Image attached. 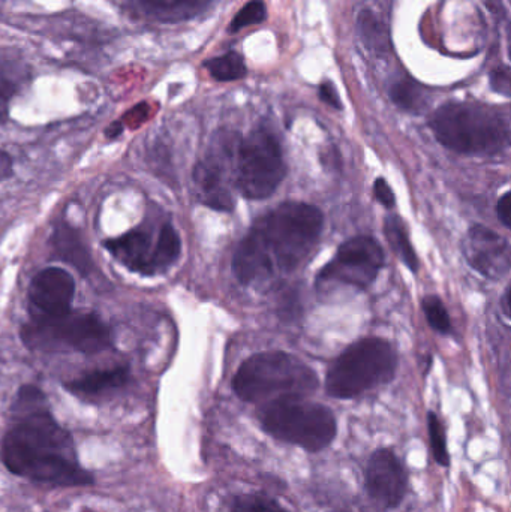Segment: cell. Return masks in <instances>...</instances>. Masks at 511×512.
<instances>
[{"mask_svg":"<svg viewBox=\"0 0 511 512\" xmlns=\"http://www.w3.org/2000/svg\"><path fill=\"white\" fill-rule=\"evenodd\" d=\"M2 460L18 477L54 487L93 483L81 468L71 435L54 420L39 388L26 385L18 393L14 420L2 441Z\"/></svg>","mask_w":511,"mask_h":512,"instance_id":"6da1fadb","label":"cell"},{"mask_svg":"<svg viewBox=\"0 0 511 512\" xmlns=\"http://www.w3.org/2000/svg\"><path fill=\"white\" fill-rule=\"evenodd\" d=\"M323 213L305 203H285L258 219L233 258L243 285L263 282L275 271H291L306 261L323 231Z\"/></svg>","mask_w":511,"mask_h":512,"instance_id":"7a4b0ae2","label":"cell"},{"mask_svg":"<svg viewBox=\"0 0 511 512\" xmlns=\"http://www.w3.org/2000/svg\"><path fill=\"white\" fill-rule=\"evenodd\" d=\"M435 137L464 155H494L509 143V125L498 111L471 102H450L431 119Z\"/></svg>","mask_w":511,"mask_h":512,"instance_id":"3957f363","label":"cell"},{"mask_svg":"<svg viewBox=\"0 0 511 512\" xmlns=\"http://www.w3.org/2000/svg\"><path fill=\"white\" fill-rule=\"evenodd\" d=\"M318 388L311 367L287 352H263L237 370L233 390L243 402H272L281 397H305Z\"/></svg>","mask_w":511,"mask_h":512,"instance_id":"277c9868","label":"cell"},{"mask_svg":"<svg viewBox=\"0 0 511 512\" xmlns=\"http://www.w3.org/2000/svg\"><path fill=\"white\" fill-rule=\"evenodd\" d=\"M260 421L264 432L273 438L309 453L326 450L338 432L333 412L305 397H281L267 402L261 408Z\"/></svg>","mask_w":511,"mask_h":512,"instance_id":"5b68a950","label":"cell"},{"mask_svg":"<svg viewBox=\"0 0 511 512\" xmlns=\"http://www.w3.org/2000/svg\"><path fill=\"white\" fill-rule=\"evenodd\" d=\"M32 351H77L98 354L113 346V333L101 318L89 312H69L51 318H33L21 330Z\"/></svg>","mask_w":511,"mask_h":512,"instance_id":"8992f818","label":"cell"},{"mask_svg":"<svg viewBox=\"0 0 511 512\" xmlns=\"http://www.w3.org/2000/svg\"><path fill=\"white\" fill-rule=\"evenodd\" d=\"M395 349L377 337L351 345L330 367L326 390L335 399H353L377 385L386 384L395 375Z\"/></svg>","mask_w":511,"mask_h":512,"instance_id":"52a82bcc","label":"cell"},{"mask_svg":"<svg viewBox=\"0 0 511 512\" xmlns=\"http://www.w3.org/2000/svg\"><path fill=\"white\" fill-rule=\"evenodd\" d=\"M287 174L281 146L272 132L255 129L240 141L236 156V186L248 200H264Z\"/></svg>","mask_w":511,"mask_h":512,"instance_id":"ba28073f","label":"cell"},{"mask_svg":"<svg viewBox=\"0 0 511 512\" xmlns=\"http://www.w3.org/2000/svg\"><path fill=\"white\" fill-rule=\"evenodd\" d=\"M384 264V252L371 237L348 240L335 259L318 274V285H344L365 289L374 282Z\"/></svg>","mask_w":511,"mask_h":512,"instance_id":"9c48e42d","label":"cell"},{"mask_svg":"<svg viewBox=\"0 0 511 512\" xmlns=\"http://www.w3.org/2000/svg\"><path fill=\"white\" fill-rule=\"evenodd\" d=\"M234 135L222 134L215 138L212 149L194 170L198 198L207 207L219 212H231L234 207L230 189V161L236 158Z\"/></svg>","mask_w":511,"mask_h":512,"instance_id":"30bf717a","label":"cell"},{"mask_svg":"<svg viewBox=\"0 0 511 512\" xmlns=\"http://www.w3.org/2000/svg\"><path fill=\"white\" fill-rule=\"evenodd\" d=\"M365 487L369 498L383 508H398L407 495L408 478L404 466L392 450H377L365 469Z\"/></svg>","mask_w":511,"mask_h":512,"instance_id":"8fae6325","label":"cell"},{"mask_svg":"<svg viewBox=\"0 0 511 512\" xmlns=\"http://www.w3.org/2000/svg\"><path fill=\"white\" fill-rule=\"evenodd\" d=\"M74 297V279L62 268H45L39 271L29 286L33 318H51L69 312Z\"/></svg>","mask_w":511,"mask_h":512,"instance_id":"7c38bea8","label":"cell"},{"mask_svg":"<svg viewBox=\"0 0 511 512\" xmlns=\"http://www.w3.org/2000/svg\"><path fill=\"white\" fill-rule=\"evenodd\" d=\"M468 264L489 279H500L510 270V245L489 228L476 225L468 231L462 246Z\"/></svg>","mask_w":511,"mask_h":512,"instance_id":"4fadbf2b","label":"cell"},{"mask_svg":"<svg viewBox=\"0 0 511 512\" xmlns=\"http://www.w3.org/2000/svg\"><path fill=\"white\" fill-rule=\"evenodd\" d=\"M104 246L128 270L143 276L156 274V240L153 242L149 228H135L117 239L107 240Z\"/></svg>","mask_w":511,"mask_h":512,"instance_id":"5bb4252c","label":"cell"},{"mask_svg":"<svg viewBox=\"0 0 511 512\" xmlns=\"http://www.w3.org/2000/svg\"><path fill=\"white\" fill-rule=\"evenodd\" d=\"M216 0H132V14L155 23H182L204 14Z\"/></svg>","mask_w":511,"mask_h":512,"instance_id":"9a60e30c","label":"cell"},{"mask_svg":"<svg viewBox=\"0 0 511 512\" xmlns=\"http://www.w3.org/2000/svg\"><path fill=\"white\" fill-rule=\"evenodd\" d=\"M30 72V66L17 51L0 48V122L8 119L9 104L29 83Z\"/></svg>","mask_w":511,"mask_h":512,"instance_id":"2e32d148","label":"cell"},{"mask_svg":"<svg viewBox=\"0 0 511 512\" xmlns=\"http://www.w3.org/2000/svg\"><path fill=\"white\" fill-rule=\"evenodd\" d=\"M128 379V367L119 366L113 369L93 370L81 378L68 382L65 387L75 396L98 397L119 390L128 382Z\"/></svg>","mask_w":511,"mask_h":512,"instance_id":"e0dca14e","label":"cell"},{"mask_svg":"<svg viewBox=\"0 0 511 512\" xmlns=\"http://www.w3.org/2000/svg\"><path fill=\"white\" fill-rule=\"evenodd\" d=\"M54 252L63 261L77 268L80 273L86 274L92 270V258L86 245L81 240L80 234L74 228L62 224L54 230L53 240Z\"/></svg>","mask_w":511,"mask_h":512,"instance_id":"ac0fdd59","label":"cell"},{"mask_svg":"<svg viewBox=\"0 0 511 512\" xmlns=\"http://www.w3.org/2000/svg\"><path fill=\"white\" fill-rule=\"evenodd\" d=\"M390 98L402 110L420 113L428 105V93L417 81L402 78L390 89Z\"/></svg>","mask_w":511,"mask_h":512,"instance_id":"d6986e66","label":"cell"},{"mask_svg":"<svg viewBox=\"0 0 511 512\" xmlns=\"http://www.w3.org/2000/svg\"><path fill=\"white\" fill-rule=\"evenodd\" d=\"M386 237L392 245L393 251L399 255L402 262H405L411 271L419 270V259H417L416 251L411 246L404 222L398 216H389L386 219Z\"/></svg>","mask_w":511,"mask_h":512,"instance_id":"ffe728a7","label":"cell"},{"mask_svg":"<svg viewBox=\"0 0 511 512\" xmlns=\"http://www.w3.org/2000/svg\"><path fill=\"white\" fill-rule=\"evenodd\" d=\"M180 251H182V243H180L179 234L174 230L173 225H162L158 233V239H156V274L170 268L179 259Z\"/></svg>","mask_w":511,"mask_h":512,"instance_id":"44dd1931","label":"cell"},{"mask_svg":"<svg viewBox=\"0 0 511 512\" xmlns=\"http://www.w3.org/2000/svg\"><path fill=\"white\" fill-rule=\"evenodd\" d=\"M357 26H359L360 38L365 42L366 47L377 53H386L390 50L389 32L371 11H363L359 15Z\"/></svg>","mask_w":511,"mask_h":512,"instance_id":"7402d4cb","label":"cell"},{"mask_svg":"<svg viewBox=\"0 0 511 512\" xmlns=\"http://www.w3.org/2000/svg\"><path fill=\"white\" fill-rule=\"evenodd\" d=\"M204 66H206L207 71L216 81H224V83L225 81L242 80L248 74L245 60L242 59L240 54L234 53V51L225 53L224 56L207 60Z\"/></svg>","mask_w":511,"mask_h":512,"instance_id":"603a6c76","label":"cell"},{"mask_svg":"<svg viewBox=\"0 0 511 512\" xmlns=\"http://www.w3.org/2000/svg\"><path fill=\"white\" fill-rule=\"evenodd\" d=\"M267 18V8L264 5L263 0H251L246 3L236 17L231 20L230 33L239 32V30L245 29V27L254 26V24L264 23Z\"/></svg>","mask_w":511,"mask_h":512,"instance_id":"cb8c5ba5","label":"cell"},{"mask_svg":"<svg viewBox=\"0 0 511 512\" xmlns=\"http://www.w3.org/2000/svg\"><path fill=\"white\" fill-rule=\"evenodd\" d=\"M428 429L435 460L441 466L447 468L450 465V456L449 451H447L446 432H444L443 423H441L440 418L434 412H429Z\"/></svg>","mask_w":511,"mask_h":512,"instance_id":"d4e9b609","label":"cell"},{"mask_svg":"<svg viewBox=\"0 0 511 512\" xmlns=\"http://www.w3.org/2000/svg\"><path fill=\"white\" fill-rule=\"evenodd\" d=\"M423 310H425L426 319L429 325L435 331L441 334L450 333L452 330V322H450L449 313L444 307L443 301L438 297H428L423 300Z\"/></svg>","mask_w":511,"mask_h":512,"instance_id":"484cf974","label":"cell"},{"mask_svg":"<svg viewBox=\"0 0 511 512\" xmlns=\"http://www.w3.org/2000/svg\"><path fill=\"white\" fill-rule=\"evenodd\" d=\"M231 512H288L284 507L263 495H243L234 501Z\"/></svg>","mask_w":511,"mask_h":512,"instance_id":"4316f807","label":"cell"},{"mask_svg":"<svg viewBox=\"0 0 511 512\" xmlns=\"http://www.w3.org/2000/svg\"><path fill=\"white\" fill-rule=\"evenodd\" d=\"M491 86L500 95L510 96V69L509 66H500L491 74Z\"/></svg>","mask_w":511,"mask_h":512,"instance_id":"83f0119b","label":"cell"},{"mask_svg":"<svg viewBox=\"0 0 511 512\" xmlns=\"http://www.w3.org/2000/svg\"><path fill=\"white\" fill-rule=\"evenodd\" d=\"M318 95H320L321 101L326 102L329 107L335 108V110H342V102L341 98H339L338 90L330 81L321 84L320 89H318Z\"/></svg>","mask_w":511,"mask_h":512,"instance_id":"f1b7e54d","label":"cell"},{"mask_svg":"<svg viewBox=\"0 0 511 512\" xmlns=\"http://www.w3.org/2000/svg\"><path fill=\"white\" fill-rule=\"evenodd\" d=\"M374 194L375 198H377L383 206L389 207V209L395 206V194H393L392 188L387 185L386 180H375Z\"/></svg>","mask_w":511,"mask_h":512,"instance_id":"f546056e","label":"cell"},{"mask_svg":"<svg viewBox=\"0 0 511 512\" xmlns=\"http://www.w3.org/2000/svg\"><path fill=\"white\" fill-rule=\"evenodd\" d=\"M498 218H500L501 224L506 228L511 227V194L507 192L498 201L497 206Z\"/></svg>","mask_w":511,"mask_h":512,"instance_id":"4dcf8cb0","label":"cell"},{"mask_svg":"<svg viewBox=\"0 0 511 512\" xmlns=\"http://www.w3.org/2000/svg\"><path fill=\"white\" fill-rule=\"evenodd\" d=\"M12 159L9 158L8 153L0 149V182L9 179L12 176Z\"/></svg>","mask_w":511,"mask_h":512,"instance_id":"1f68e13d","label":"cell"},{"mask_svg":"<svg viewBox=\"0 0 511 512\" xmlns=\"http://www.w3.org/2000/svg\"><path fill=\"white\" fill-rule=\"evenodd\" d=\"M503 307L504 315L507 319H510V288H507L506 294H504Z\"/></svg>","mask_w":511,"mask_h":512,"instance_id":"d6a6232c","label":"cell"},{"mask_svg":"<svg viewBox=\"0 0 511 512\" xmlns=\"http://www.w3.org/2000/svg\"><path fill=\"white\" fill-rule=\"evenodd\" d=\"M122 129V126H120L119 123H116L113 128L108 129L107 135L111 138L116 137V135H119L120 132H122Z\"/></svg>","mask_w":511,"mask_h":512,"instance_id":"836d02e7","label":"cell"},{"mask_svg":"<svg viewBox=\"0 0 511 512\" xmlns=\"http://www.w3.org/2000/svg\"><path fill=\"white\" fill-rule=\"evenodd\" d=\"M83 512H90V511H83Z\"/></svg>","mask_w":511,"mask_h":512,"instance_id":"e575fe53","label":"cell"}]
</instances>
